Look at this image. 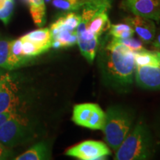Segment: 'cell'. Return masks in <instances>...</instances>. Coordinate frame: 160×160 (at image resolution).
<instances>
[{
    "instance_id": "cell-22",
    "label": "cell",
    "mask_w": 160,
    "mask_h": 160,
    "mask_svg": "<svg viewBox=\"0 0 160 160\" xmlns=\"http://www.w3.org/2000/svg\"><path fill=\"white\" fill-rule=\"evenodd\" d=\"M11 40L0 39V68L8 70V57Z\"/></svg>"
},
{
    "instance_id": "cell-28",
    "label": "cell",
    "mask_w": 160,
    "mask_h": 160,
    "mask_svg": "<svg viewBox=\"0 0 160 160\" xmlns=\"http://www.w3.org/2000/svg\"><path fill=\"white\" fill-rule=\"evenodd\" d=\"M151 45L154 48L160 50V27L156 30V33L154 39L151 42Z\"/></svg>"
},
{
    "instance_id": "cell-16",
    "label": "cell",
    "mask_w": 160,
    "mask_h": 160,
    "mask_svg": "<svg viewBox=\"0 0 160 160\" xmlns=\"http://www.w3.org/2000/svg\"><path fill=\"white\" fill-rule=\"evenodd\" d=\"M50 157L48 146L44 142L36 144L22 154L15 158L16 160H41L48 159Z\"/></svg>"
},
{
    "instance_id": "cell-5",
    "label": "cell",
    "mask_w": 160,
    "mask_h": 160,
    "mask_svg": "<svg viewBox=\"0 0 160 160\" xmlns=\"http://www.w3.org/2000/svg\"><path fill=\"white\" fill-rule=\"evenodd\" d=\"M72 119L79 126L93 130H102L105 113L97 104H79L73 108Z\"/></svg>"
},
{
    "instance_id": "cell-27",
    "label": "cell",
    "mask_w": 160,
    "mask_h": 160,
    "mask_svg": "<svg viewBox=\"0 0 160 160\" xmlns=\"http://www.w3.org/2000/svg\"><path fill=\"white\" fill-rule=\"evenodd\" d=\"M11 82V78L8 73H2L0 72V92Z\"/></svg>"
},
{
    "instance_id": "cell-9",
    "label": "cell",
    "mask_w": 160,
    "mask_h": 160,
    "mask_svg": "<svg viewBox=\"0 0 160 160\" xmlns=\"http://www.w3.org/2000/svg\"><path fill=\"white\" fill-rule=\"evenodd\" d=\"M135 79L139 87L148 90H160V66H137Z\"/></svg>"
},
{
    "instance_id": "cell-24",
    "label": "cell",
    "mask_w": 160,
    "mask_h": 160,
    "mask_svg": "<svg viewBox=\"0 0 160 160\" xmlns=\"http://www.w3.org/2000/svg\"><path fill=\"white\" fill-rule=\"evenodd\" d=\"M14 8V0H6L5 5L0 9V20L5 25L9 22Z\"/></svg>"
},
{
    "instance_id": "cell-25",
    "label": "cell",
    "mask_w": 160,
    "mask_h": 160,
    "mask_svg": "<svg viewBox=\"0 0 160 160\" xmlns=\"http://www.w3.org/2000/svg\"><path fill=\"white\" fill-rule=\"evenodd\" d=\"M19 115V113H18L17 111H14V110H10V111L1 112L0 113V127L2 126L6 122Z\"/></svg>"
},
{
    "instance_id": "cell-1",
    "label": "cell",
    "mask_w": 160,
    "mask_h": 160,
    "mask_svg": "<svg viewBox=\"0 0 160 160\" xmlns=\"http://www.w3.org/2000/svg\"><path fill=\"white\" fill-rule=\"evenodd\" d=\"M99 46L98 59L103 80L115 89L127 91L133 84L135 73L134 52L114 37L105 39Z\"/></svg>"
},
{
    "instance_id": "cell-21",
    "label": "cell",
    "mask_w": 160,
    "mask_h": 160,
    "mask_svg": "<svg viewBox=\"0 0 160 160\" xmlns=\"http://www.w3.org/2000/svg\"><path fill=\"white\" fill-rule=\"evenodd\" d=\"M22 41V47L23 53L26 57L31 58L41 54L42 53L45 52V50L39 47L30 40L25 39L23 37L20 38Z\"/></svg>"
},
{
    "instance_id": "cell-10",
    "label": "cell",
    "mask_w": 160,
    "mask_h": 160,
    "mask_svg": "<svg viewBox=\"0 0 160 160\" xmlns=\"http://www.w3.org/2000/svg\"><path fill=\"white\" fill-rule=\"evenodd\" d=\"M77 44L80 52L90 63L95 59L100 43L99 37L86 31H77Z\"/></svg>"
},
{
    "instance_id": "cell-20",
    "label": "cell",
    "mask_w": 160,
    "mask_h": 160,
    "mask_svg": "<svg viewBox=\"0 0 160 160\" xmlns=\"http://www.w3.org/2000/svg\"><path fill=\"white\" fill-rule=\"evenodd\" d=\"M108 31L110 36L117 39H127L132 37L134 34L133 29L125 22L111 25Z\"/></svg>"
},
{
    "instance_id": "cell-17",
    "label": "cell",
    "mask_w": 160,
    "mask_h": 160,
    "mask_svg": "<svg viewBox=\"0 0 160 160\" xmlns=\"http://www.w3.org/2000/svg\"><path fill=\"white\" fill-rule=\"evenodd\" d=\"M28 4L30 13L33 22L38 27L45 25L46 21V8L45 0H25Z\"/></svg>"
},
{
    "instance_id": "cell-11",
    "label": "cell",
    "mask_w": 160,
    "mask_h": 160,
    "mask_svg": "<svg viewBox=\"0 0 160 160\" xmlns=\"http://www.w3.org/2000/svg\"><path fill=\"white\" fill-rule=\"evenodd\" d=\"M108 11H103L98 13L88 22H80L77 31H86L100 37L105 32L108 31L111 26Z\"/></svg>"
},
{
    "instance_id": "cell-12",
    "label": "cell",
    "mask_w": 160,
    "mask_h": 160,
    "mask_svg": "<svg viewBox=\"0 0 160 160\" xmlns=\"http://www.w3.org/2000/svg\"><path fill=\"white\" fill-rule=\"evenodd\" d=\"M52 35V47L54 48H68L77 44V31L65 28L51 24V28Z\"/></svg>"
},
{
    "instance_id": "cell-26",
    "label": "cell",
    "mask_w": 160,
    "mask_h": 160,
    "mask_svg": "<svg viewBox=\"0 0 160 160\" xmlns=\"http://www.w3.org/2000/svg\"><path fill=\"white\" fill-rule=\"evenodd\" d=\"M11 157V151L8 148V147H6L2 143L0 142V160L8 159Z\"/></svg>"
},
{
    "instance_id": "cell-15",
    "label": "cell",
    "mask_w": 160,
    "mask_h": 160,
    "mask_svg": "<svg viewBox=\"0 0 160 160\" xmlns=\"http://www.w3.org/2000/svg\"><path fill=\"white\" fill-rule=\"evenodd\" d=\"M19 103V98L16 95V92L13 91L11 83L10 82L0 92V113L10 110L17 111Z\"/></svg>"
},
{
    "instance_id": "cell-8",
    "label": "cell",
    "mask_w": 160,
    "mask_h": 160,
    "mask_svg": "<svg viewBox=\"0 0 160 160\" xmlns=\"http://www.w3.org/2000/svg\"><path fill=\"white\" fill-rule=\"evenodd\" d=\"M125 23L128 24L144 43H151L154 39L156 24L153 20L140 16H130L124 19Z\"/></svg>"
},
{
    "instance_id": "cell-6",
    "label": "cell",
    "mask_w": 160,
    "mask_h": 160,
    "mask_svg": "<svg viewBox=\"0 0 160 160\" xmlns=\"http://www.w3.org/2000/svg\"><path fill=\"white\" fill-rule=\"evenodd\" d=\"M65 154L81 160H98L106 159L111 151L102 142L88 140L69 148Z\"/></svg>"
},
{
    "instance_id": "cell-4",
    "label": "cell",
    "mask_w": 160,
    "mask_h": 160,
    "mask_svg": "<svg viewBox=\"0 0 160 160\" xmlns=\"http://www.w3.org/2000/svg\"><path fill=\"white\" fill-rule=\"evenodd\" d=\"M28 120L19 114L0 127V142L8 148L23 143L30 136Z\"/></svg>"
},
{
    "instance_id": "cell-14",
    "label": "cell",
    "mask_w": 160,
    "mask_h": 160,
    "mask_svg": "<svg viewBox=\"0 0 160 160\" xmlns=\"http://www.w3.org/2000/svg\"><path fill=\"white\" fill-rule=\"evenodd\" d=\"M36 45L47 51L52 47V35L50 28H40L35 30L23 36Z\"/></svg>"
},
{
    "instance_id": "cell-18",
    "label": "cell",
    "mask_w": 160,
    "mask_h": 160,
    "mask_svg": "<svg viewBox=\"0 0 160 160\" xmlns=\"http://www.w3.org/2000/svg\"><path fill=\"white\" fill-rule=\"evenodd\" d=\"M134 59L137 66H160V60L156 51H150L145 49L139 52H134Z\"/></svg>"
},
{
    "instance_id": "cell-19",
    "label": "cell",
    "mask_w": 160,
    "mask_h": 160,
    "mask_svg": "<svg viewBox=\"0 0 160 160\" xmlns=\"http://www.w3.org/2000/svg\"><path fill=\"white\" fill-rule=\"evenodd\" d=\"M88 0H51L55 8L65 12H78L85 5Z\"/></svg>"
},
{
    "instance_id": "cell-29",
    "label": "cell",
    "mask_w": 160,
    "mask_h": 160,
    "mask_svg": "<svg viewBox=\"0 0 160 160\" xmlns=\"http://www.w3.org/2000/svg\"><path fill=\"white\" fill-rule=\"evenodd\" d=\"M156 53H157L158 57H159V60H160V51H156Z\"/></svg>"
},
{
    "instance_id": "cell-2",
    "label": "cell",
    "mask_w": 160,
    "mask_h": 160,
    "mask_svg": "<svg viewBox=\"0 0 160 160\" xmlns=\"http://www.w3.org/2000/svg\"><path fill=\"white\" fill-rule=\"evenodd\" d=\"M116 151L114 159L117 160L150 159L153 154V145L148 128L144 122L137 123Z\"/></svg>"
},
{
    "instance_id": "cell-13",
    "label": "cell",
    "mask_w": 160,
    "mask_h": 160,
    "mask_svg": "<svg viewBox=\"0 0 160 160\" xmlns=\"http://www.w3.org/2000/svg\"><path fill=\"white\" fill-rule=\"evenodd\" d=\"M29 59L23 53L21 39L11 40L8 57V70L17 68Z\"/></svg>"
},
{
    "instance_id": "cell-3",
    "label": "cell",
    "mask_w": 160,
    "mask_h": 160,
    "mask_svg": "<svg viewBox=\"0 0 160 160\" xmlns=\"http://www.w3.org/2000/svg\"><path fill=\"white\" fill-rule=\"evenodd\" d=\"M133 121L131 110L122 106H112L107 110L102 130L106 143L112 150L118 149L132 129Z\"/></svg>"
},
{
    "instance_id": "cell-23",
    "label": "cell",
    "mask_w": 160,
    "mask_h": 160,
    "mask_svg": "<svg viewBox=\"0 0 160 160\" xmlns=\"http://www.w3.org/2000/svg\"><path fill=\"white\" fill-rule=\"evenodd\" d=\"M115 39L119 43L122 44L123 45L126 46L128 48L133 52H139L145 50L141 40H137L131 37L127 38V39H117V38Z\"/></svg>"
},
{
    "instance_id": "cell-30",
    "label": "cell",
    "mask_w": 160,
    "mask_h": 160,
    "mask_svg": "<svg viewBox=\"0 0 160 160\" xmlns=\"http://www.w3.org/2000/svg\"><path fill=\"white\" fill-rule=\"evenodd\" d=\"M45 2H51V0H45Z\"/></svg>"
},
{
    "instance_id": "cell-7",
    "label": "cell",
    "mask_w": 160,
    "mask_h": 160,
    "mask_svg": "<svg viewBox=\"0 0 160 160\" xmlns=\"http://www.w3.org/2000/svg\"><path fill=\"white\" fill-rule=\"evenodd\" d=\"M120 8L133 15L160 21V0H122Z\"/></svg>"
}]
</instances>
